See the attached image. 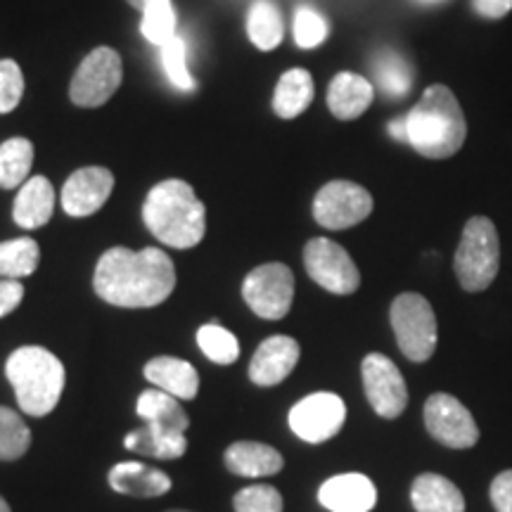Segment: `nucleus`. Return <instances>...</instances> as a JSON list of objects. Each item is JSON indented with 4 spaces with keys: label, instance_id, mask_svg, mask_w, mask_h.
Here are the masks:
<instances>
[{
    "label": "nucleus",
    "instance_id": "obj_1",
    "mask_svg": "<svg viewBox=\"0 0 512 512\" xmlns=\"http://www.w3.org/2000/svg\"><path fill=\"white\" fill-rule=\"evenodd\" d=\"M93 287L102 302L119 309H152L174 292L176 268L171 256L159 247L140 252L112 247L95 266Z\"/></svg>",
    "mask_w": 512,
    "mask_h": 512
},
{
    "label": "nucleus",
    "instance_id": "obj_2",
    "mask_svg": "<svg viewBox=\"0 0 512 512\" xmlns=\"http://www.w3.org/2000/svg\"><path fill=\"white\" fill-rule=\"evenodd\" d=\"M143 221L162 245L174 249L197 247L207 233V209L181 178H169L147 192Z\"/></svg>",
    "mask_w": 512,
    "mask_h": 512
},
{
    "label": "nucleus",
    "instance_id": "obj_3",
    "mask_svg": "<svg viewBox=\"0 0 512 512\" xmlns=\"http://www.w3.org/2000/svg\"><path fill=\"white\" fill-rule=\"evenodd\" d=\"M467 121L451 88L430 86L406 114V143L427 159H448L463 147Z\"/></svg>",
    "mask_w": 512,
    "mask_h": 512
},
{
    "label": "nucleus",
    "instance_id": "obj_4",
    "mask_svg": "<svg viewBox=\"0 0 512 512\" xmlns=\"http://www.w3.org/2000/svg\"><path fill=\"white\" fill-rule=\"evenodd\" d=\"M5 375L15 389L17 403L31 418L53 413L64 392L62 361L43 347H19L5 363Z\"/></svg>",
    "mask_w": 512,
    "mask_h": 512
},
{
    "label": "nucleus",
    "instance_id": "obj_5",
    "mask_svg": "<svg viewBox=\"0 0 512 512\" xmlns=\"http://www.w3.org/2000/svg\"><path fill=\"white\" fill-rule=\"evenodd\" d=\"M501 268V240L494 221L486 216H472L460 235L453 271L465 292L489 290Z\"/></svg>",
    "mask_w": 512,
    "mask_h": 512
},
{
    "label": "nucleus",
    "instance_id": "obj_6",
    "mask_svg": "<svg viewBox=\"0 0 512 512\" xmlns=\"http://www.w3.org/2000/svg\"><path fill=\"white\" fill-rule=\"evenodd\" d=\"M389 320L401 354L413 363L430 361L439 339L432 304L418 292H403L392 302Z\"/></svg>",
    "mask_w": 512,
    "mask_h": 512
},
{
    "label": "nucleus",
    "instance_id": "obj_7",
    "mask_svg": "<svg viewBox=\"0 0 512 512\" xmlns=\"http://www.w3.org/2000/svg\"><path fill=\"white\" fill-rule=\"evenodd\" d=\"M121 81H124L121 55L114 48L100 46L83 57L72 83H69V98L76 107L93 110V107H100L107 100H112V95L119 91Z\"/></svg>",
    "mask_w": 512,
    "mask_h": 512
},
{
    "label": "nucleus",
    "instance_id": "obj_8",
    "mask_svg": "<svg viewBox=\"0 0 512 512\" xmlns=\"http://www.w3.org/2000/svg\"><path fill=\"white\" fill-rule=\"evenodd\" d=\"M242 297L259 318H285L292 309L294 273L290 271V266L280 264V261L256 266L242 283Z\"/></svg>",
    "mask_w": 512,
    "mask_h": 512
},
{
    "label": "nucleus",
    "instance_id": "obj_9",
    "mask_svg": "<svg viewBox=\"0 0 512 512\" xmlns=\"http://www.w3.org/2000/svg\"><path fill=\"white\" fill-rule=\"evenodd\" d=\"M373 195L351 181H330L313 200V219L328 230H347L373 214Z\"/></svg>",
    "mask_w": 512,
    "mask_h": 512
},
{
    "label": "nucleus",
    "instance_id": "obj_10",
    "mask_svg": "<svg viewBox=\"0 0 512 512\" xmlns=\"http://www.w3.org/2000/svg\"><path fill=\"white\" fill-rule=\"evenodd\" d=\"M304 266L313 283L332 294H354L361 287V273L347 249L328 238H313L304 247Z\"/></svg>",
    "mask_w": 512,
    "mask_h": 512
},
{
    "label": "nucleus",
    "instance_id": "obj_11",
    "mask_svg": "<svg viewBox=\"0 0 512 512\" xmlns=\"http://www.w3.org/2000/svg\"><path fill=\"white\" fill-rule=\"evenodd\" d=\"M425 427L434 441L453 451L477 446L479 427L472 413L453 394L437 392L425 401Z\"/></svg>",
    "mask_w": 512,
    "mask_h": 512
},
{
    "label": "nucleus",
    "instance_id": "obj_12",
    "mask_svg": "<svg viewBox=\"0 0 512 512\" xmlns=\"http://www.w3.org/2000/svg\"><path fill=\"white\" fill-rule=\"evenodd\" d=\"M363 389L373 411L384 420H394L406 411L408 387L401 370L384 354H368L361 363Z\"/></svg>",
    "mask_w": 512,
    "mask_h": 512
},
{
    "label": "nucleus",
    "instance_id": "obj_13",
    "mask_svg": "<svg viewBox=\"0 0 512 512\" xmlns=\"http://www.w3.org/2000/svg\"><path fill=\"white\" fill-rule=\"evenodd\" d=\"M347 420V406L332 392H316L294 403L290 430L306 444H323L339 434Z\"/></svg>",
    "mask_w": 512,
    "mask_h": 512
},
{
    "label": "nucleus",
    "instance_id": "obj_14",
    "mask_svg": "<svg viewBox=\"0 0 512 512\" xmlns=\"http://www.w3.org/2000/svg\"><path fill=\"white\" fill-rule=\"evenodd\" d=\"M114 190V176L105 166H83L62 188V209L74 219H86L105 207Z\"/></svg>",
    "mask_w": 512,
    "mask_h": 512
},
{
    "label": "nucleus",
    "instance_id": "obj_15",
    "mask_svg": "<svg viewBox=\"0 0 512 512\" xmlns=\"http://www.w3.org/2000/svg\"><path fill=\"white\" fill-rule=\"evenodd\" d=\"M299 356H302V349H299L297 339L287 335L268 337L259 344L249 361V380L259 387H275L297 368Z\"/></svg>",
    "mask_w": 512,
    "mask_h": 512
},
{
    "label": "nucleus",
    "instance_id": "obj_16",
    "mask_svg": "<svg viewBox=\"0 0 512 512\" xmlns=\"http://www.w3.org/2000/svg\"><path fill=\"white\" fill-rule=\"evenodd\" d=\"M318 501L330 512H370L377 503V489L361 472H344L320 484Z\"/></svg>",
    "mask_w": 512,
    "mask_h": 512
},
{
    "label": "nucleus",
    "instance_id": "obj_17",
    "mask_svg": "<svg viewBox=\"0 0 512 512\" xmlns=\"http://www.w3.org/2000/svg\"><path fill=\"white\" fill-rule=\"evenodd\" d=\"M107 482L117 494L138 496V498H157L171 489V479L166 472L157 467L138 463V460H126L117 463L107 475Z\"/></svg>",
    "mask_w": 512,
    "mask_h": 512
},
{
    "label": "nucleus",
    "instance_id": "obj_18",
    "mask_svg": "<svg viewBox=\"0 0 512 512\" xmlns=\"http://www.w3.org/2000/svg\"><path fill=\"white\" fill-rule=\"evenodd\" d=\"M55 211V188L46 176H31L22 185L12 207V219L19 228L36 230L53 219Z\"/></svg>",
    "mask_w": 512,
    "mask_h": 512
},
{
    "label": "nucleus",
    "instance_id": "obj_19",
    "mask_svg": "<svg viewBox=\"0 0 512 512\" xmlns=\"http://www.w3.org/2000/svg\"><path fill=\"white\" fill-rule=\"evenodd\" d=\"M375 88L366 76L354 72H342L328 86V107L332 117L351 121L358 119L373 105Z\"/></svg>",
    "mask_w": 512,
    "mask_h": 512
},
{
    "label": "nucleus",
    "instance_id": "obj_20",
    "mask_svg": "<svg viewBox=\"0 0 512 512\" xmlns=\"http://www.w3.org/2000/svg\"><path fill=\"white\" fill-rule=\"evenodd\" d=\"M145 380H150L157 389L176 396L178 401L195 399L200 392V375L188 361L174 356H157L145 366Z\"/></svg>",
    "mask_w": 512,
    "mask_h": 512
},
{
    "label": "nucleus",
    "instance_id": "obj_21",
    "mask_svg": "<svg viewBox=\"0 0 512 512\" xmlns=\"http://www.w3.org/2000/svg\"><path fill=\"white\" fill-rule=\"evenodd\" d=\"M226 467L233 475L247 479H261L278 475L285 460L273 446L261 441H235L226 451Z\"/></svg>",
    "mask_w": 512,
    "mask_h": 512
},
{
    "label": "nucleus",
    "instance_id": "obj_22",
    "mask_svg": "<svg viewBox=\"0 0 512 512\" xmlns=\"http://www.w3.org/2000/svg\"><path fill=\"white\" fill-rule=\"evenodd\" d=\"M415 512H465V496L451 479L437 472L415 477L411 486Z\"/></svg>",
    "mask_w": 512,
    "mask_h": 512
},
{
    "label": "nucleus",
    "instance_id": "obj_23",
    "mask_svg": "<svg viewBox=\"0 0 512 512\" xmlns=\"http://www.w3.org/2000/svg\"><path fill=\"white\" fill-rule=\"evenodd\" d=\"M138 418H143L147 425H155L159 430L185 434L190 427L188 413L183 411L181 401L176 396L162 392V389H145L143 394L138 396Z\"/></svg>",
    "mask_w": 512,
    "mask_h": 512
},
{
    "label": "nucleus",
    "instance_id": "obj_24",
    "mask_svg": "<svg viewBox=\"0 0 512 512\" xmlns=\"http://www.w3.org/2000/svg\"><path fill=\"white\" fill-rule=\"evenodd\" d=\"M124 446L128 451L140 453V456H152L159 460H176L188 451V439H185V434L166 432V430H159L155 425H147V422H143V427H138V430L126 434Z\"/></svg>",
    "mask_w": 512,
    "mask_h": 512
},
{
    "label": "nucleus",
    "instance_id": "obj_25",
    "mask_svg": "<svg viewBox=\"0 0 512 512\" xmlns=\"http://www.w3.org/2000/svg\"><path fill=\"white\" fill-rule=\"evenodd\" d=\"M313 102V79L306 69H290L280 76L273 93V112L280 119H294Z\"/></svg>",
    "mask_w": 512,
    "mask_h": 512
},
{
    "label": "nucleus",
    "instance_id": "obj_26",
    "mask_svg": "<svg viewBox=\"0 0 512 512\" xmlns=\"http://www.w3.org/2000/svg\"><path fill=\"white\" fill-rule=\"evenodd\" d=\"M247 34L249 41L254 43L256 48L264 50H275L283 43V15L275 8L271 0H254L252 8L247 12Z\"/></svg>",
    "mask_w": 512,
    "mask_h": 512
},
{
    "label": "nucleus",
    "instance_id": "obj_27",
    "mask_svg": "<svg viewBox=\"0 0 512 512\" xmlns=\"http://www.w3.org/2000/svg\"><path fill=\"white\" fill-rule=\"evenodd\" d=\"M34 166V145L27 138H10L0 145V190L22 188Z\"/></svg>",
    "mask_w": 512,
    "mask_h": 512
},
{
    "label": "nucleus",
    "instance_id": "obj_28",
    "mask_svg": "<svg viewBox=\"0 0 512 512\" xmlns=\"http://www.w3.org/2000/svg\"><path fill=\"white\" fill-rule=\"evenodd\" d=\"M41 264V247L31 238L0 242V278L19 280L36 273Z\"/></svg>",
    "mask_w": 512,
    "mask_h": 512
},
{
    "label": "nucleus",
    "instance_id": "obj_29",
    "mask_svg": "<svg viewBox=\"0 0 512 512\" xmlns=\"http://www.w3.org/2000/svg\"><path fill=\"white\" fill-rule=\"evenodd\" d=\"M377 86L382 88L384 95L389 98H403L413 86V69L411 64L394 50H382L373 60Z\"/></svg>",
    "mask_w": 512,
    "mask_h": 512
},
{
    "label": "nucleus",
    "instance_id": "obj_30",
    "mask_svg": "<svg viewBox=\"0 0 512 512\" xmlns=\"http://www.w3.org/2000/svg\"><path fill=\"white\" fill-rule=\"evenodd\" d=\"M197 344H200L202 354L207 356L211 363H219V366H230V363L238 361L240 356L238 337L219 323L202 325V328L197 330Z\"/></svg>",
    "mask_w": 512,
    "mask_h": 512
},
{
    "label": "nucleus",
    "instance_id": "obj_31",
    "mask_svg": "<svg viewBox=\"0 0 512 512\" xmlns=\"http://www.w3.org/2000/svg\"><path fill=\"white\" fill-rule=\"evenodd\" d=\"M140 31L152 46H166L176 34V10L171 0H152L143 10Z\"/></svg>",
    "mask_w": 512,
    "mask_h": 512
},
{
    "label": "nucleus",
    "instance_id": "obj_32",
    "mask_svg": "<svg viewBox=\"0 0 512 512\" xmlns=\"http://www.w3.org/2000/svg\"><path fill=\"white\" fill-rule=\"evenodd\" d=\"M31 446L27 422L12 408L0 406V460H19Z\"/></svg>",
    "mask_w": 512,
    "mask_h": 512
},
{
    "label": "nucleus",
    "instance_id": "obj_33",
    "mask_svg": "<svg viewBox=\"0 0 512 512\" xmlns=\"http://www.w3.org/2000/svg\"><path fill=\"white\" fill-rule=\"evenodd\" d=\"M162 64L169 81L178 91H195L197 83L188 69V46L183 36H174L166 46H162Z\"/></svg>",
    "mask_w": 512,
    "mask_h": 512
},
{
    "label": "nucleus",
    "instance_id": "obj_34",
    "mask_svg": "<svg viewBox=\"0 0 512 512\" xmlns=\"http://www.w3.org/2000/svg\"><path fill=\"white\" fill-rule=\"evenodd\" d=\"M325 38H328V24H325L323 15L309 5L297 8L294 12V41H297V46L311 50L318 48Z\"/></svg>",
    "mask_w": 512,
    "mask_h": 512
},
{
    "label": "nucleus",
    "instance_id": "obj_35",
    "mask_svg": "<svg viewBox=\"0 0 512 512\" xmlns=\"http://www.w3.org/2000/svg\"><path fill=\"white\" fill-rule=\"evenodd\" d=\"M235 512H283V496L271 484H254L235 494Z\"/></svg>",
    "mask_w": 512,
    "mask_h": 512
},
{
    "label": "nucleus",
    "instance_id": "obj_36",
    "mask_svg": "<svg viewBox=\"0 0 512 512\" xmlns=\"http://www.w3.org/2000/svg\"><path fill=\"white\" fill-rule=\"evenodd\" d=\"M24 95V74L15 60H0V114L17 110Z\"/></svg>",
    "mask_w": 512,
    "mask_h": 512
},
{
    "label": "nucleus",
    "instance_id": "obj_37",
    "mask_svg": "<svg viewBox=\"0 0 512 512\" xmlns=\"http://www.w3.org/2000/svg\"><path fill=\"white\" fill-rule=\"evenodd\" d=\"M489 496L496 512H512V470H503L501 475H496L489 486Z\"/></svg>",
    "mask_w": 512,
    "mask_h": 512
},
{
    "label": "nucleus",
    "instance_id": "obj_38",
    "mask_svg": "<svg viewBox=\"0 0 512 512\" xmlns=\"http://www.w3.org/2000/svg\"><path fill=\"white\" fill-rule=\"evenodd\" d=\"M24 285L19 280L0 278V318L10 316L12 311L22 304Z\"/></svg>",
    "mask_w": 512,
    "mask_h": 512
},
{
    "label": "nucleus",
    "instance_id": "obj_39",
    "mask_svg": "<svg viewBox=\"0 0 512 512\" xmlns=\"http://www.w3.org/2000/svg\"><path fill=\"white\" fill-rule=\"evenodd\" d=\"M472 5L479 15L489 19H501L512 10V0H472Z\"/></svg>",
    "mask_w": 512,
    "mask_h": 512
},
{
    "label": "nucleus",
    "instance_id": "obj_40",
    "mask_svg": "<svg viewBox=\"0 0 512 512\" xmlns=\"http://www.w3.org/2000/svg\"><path fill=\"white\" fill-rule=\"evenodd\" d=\"M389 133H392L394 138L406 140V117L392 121V124H389Z\"/></svg>",
    "mask_w": 512,
    "mask_h": 512
},
{
    "label": "nucleus",
    "instance_id": "obj_41",
    "mask_svg": "<svg viewBox=\"0 0 512 512\" xmlns=\"http://www.w3.org/2000/svg\"><path fill=\"white\" fill-rule=\"evenodd\" d=\"M126 3H128V5H131V8H136V10H140V12H143V10L147 8V5H150V3H152V0H126Z\"/></svg>",
    "mask_w": 512,
    "mask_h": 512
},
{
    "label": "nucleus",
    "instance_id": "obj_42",
    "mask_svg": "<svg viewBox=\"0 0 512 512\" xmlns=\"http://www.w3.org/2000/svg\"><path fill=\"white\" fill-rule=\"evenodd\" d=\"M0 512H12V510H10V505H8V501H5L3 496H0Z\"/></svg>",
    "mask_w": 512,
    "mask_h": 512
},
{
    "label": "nucleus",
    "instance_id": "obj_43",
    "mask_svg": "<svg viewBox=\"0 0 512 512\" xmlns=\"http://www.w3.org/2000/svg\"><path fill=\"white\" fill-rule=\"evenodd\" d=\"M166 512H190V510H166Z\"/></svg>",
    "mask_w": 512,
    "mask_h": 512
}]
</instances>
